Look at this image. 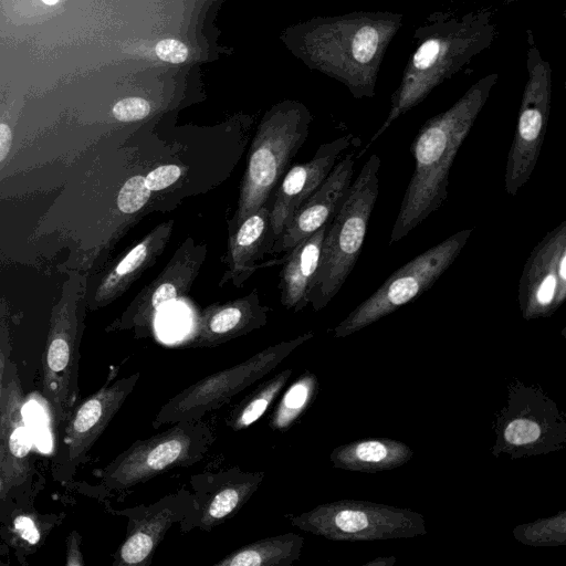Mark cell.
<instances>
[{
    "instance_id": "1",
    "label": "cell",
    "mask_w": 566,
    "mask_h": 566,
    "mask_svg": "<svg viewBox=\"0 0 566 566\" xmlns=\"http://www.w3.org/2000/svg\"><path fill=\"white\" fill-rule=\"evenodd\" d=\"M497 36L494 13L489 8L467 12L436 11L413 32L416 48L390 96L386 119L375 132L360 158L400 116L418 106L446 80L489 49Z\"/></svg>"
},
{
    "instance_id": "2",
    "label": "cell",
    "mask_w": 566,
    "mask_h": 566,
    "mask_svg": "<svg viewBox=\"0 0 566 566\" xmlns=\"http://www.w3.org/2000/svg\"><path fill=\"white\" fill-rule=\"evenodd\" d=\"M497 80L495 72L481 77L448 109L429 118L416 134L410 145L415 169L389 244L408 235L446 201L453 160Z\"/></svg>"
},
{
    "instance_id": "3",
    "label": "cell",
    "mask_w": 566,
    "mask_h": 566,
    "mask_svg": "<svg viewBox=\"0 0 566 566\" xmlns=\"http://www.w3.org/2000/svg\"><path fill=\"white\" fill-rule=\"evenodd\" d=\"M380 165L378 155L369 156L327 226L307 294L314 311L324 308L336 296L357 262L379 195Z\"/></svg>"
},
{
    "instance_id": "4",
    "label": "cell",
    "mask_w": 566,
    "mask_h": 566,
    "mask_svg": "<svg viewBox=\"0 0 566 566\" xmlns=\"http://www.w3.org/2000/svg\"><path fill=\"white\" fill-rule=\"evenodd\" d=\"M214 440L213 431L201 419L171 423L118 454L99 472L98 486L107 493H125L167 471L200 462Z\"/></svg>"
},
{
    "instance_id": "5",
    "label": "cell",
    "mask_w": 566,
    "mask_h": 566,
    "mask_svg": "<svg viewBox=\"0 0 566 566\" xmlns=\"http://www.w3.org/2000/svg\"><path fill=\"white\" fill-rule=\"evenodd\" d=\"M284 517L304 532L340 542L411 538L427 533L419 512L369 501L328 502Z\"/></svg>"
},
{
    "instance_id": "6",
    "label": "cell",
    "mask_w": 566,
    "mask_h": 566,
    "mask_svg": "<svg viewBox=\"0 0 566 566\" xmlns=\"http://www.w3.org/2000/svg\"><path fill=\"white\" fill-rule=\"evenodd\" d=\"M494 457L511 459L559 451L566 443V419L544 390L515 380L509 386L506 405L493 423Z\"/></svg>"
},
{
    "instance_id": "7",
    "label": "cell",
    "mask_w": 566,
    "mask_h": 566,
    "mask_svg": "<svg viewBox=\"0 0 566 566\" xmlns=\"http://www.w3.org/2000/svg\"><path fill=\"white\" fill-rule=\"evenodd\" d=\"M472 231L460 230L397 269L334 328V336H349L428 291L459 256Z\"/></svg>"
},
{
    "instance_id": "8",
    "label": "cell",
    "mask_w": 566,
    "mask_h": 566,
    "mask_svg": "<svg viewBox=\"0 0 566 566\" xmlns=\"http://www.w3.org/2000/svg\"><path fill=\"white\" fill-rule=\"evenodd\" d=\"M312 332L269 346L234 366L210 374L188 386L161 406L151 424L155 429L182 420H199L221 408L235 395L270 374L294 349L312 338Z\"/></svg>"
},
{
    "instance_id": "9",
    "label": "cell",
    "mask_w": 566,
    "mask_h": 566,
    "mask_svg": "<svg viewBox=\"0 0 566 566\" xmlns=\"http://www.w3.org/2000/svg\"><path fill=\"white\" fill-rule=\"evenodd\" d=\"M526 43L527 80L504 174V190L510 196H515L534 171L551 112V64L543 57L531 29L526 30Z\"/></svg>"
},
{
    "instance_id": "10",
    "label": "cell",
    "mask_w": 566,
    "mask_h": 566,
    "mask_svg": "<svg viewBox=\"0 0 566 566\" xmlns=\"http://www.w3.org/2000/svg\"><path fill=\"white\" fill-rule=\"evenodd\" d=\"M78 319L74 300L53 311L42 359L43 394L57 423L67 421L78 399Z\"/></svg>"
},
{
    "instance_id": "11",
    "label": "cell",
    "mask_w": 566,
    "mask_h": 566,
    "mask_svg": "<svg viewBox=\"0 0 566 566\" xmlns=\"http://www.w3.org/2000/svg\"><path fill=\"white\" fill-rule=\"evenodd\" d=\"M518 305L526 321L551 317L566 300V221L531 251L518 281Z\"/></svg>"
},
{
    "instance_id": "12",
    "label": "cell",
    "mask_w": 566,
    "mask_h": 566,
    "mask_svg": "<svg viewBox=\"0 0 566 566\" xmlns=\"http://www.w3.org/2000/svg\"><path fill=\"white\" fill-rule=\"evenodd\" d=\"M264 479V472L243 471L232 467L218 472L192 474V507L179 523L181 533L195 528L210 532L233 517L253 496Z\"/></svg>"
},
{
    "instance_id": "13",
    "label": "cell",
    "mask_w": 566,
    "mask_h": 566,
    "mask_svg": "<svg viewBox=\"0 0 566 566\" xmlns=\"http://www.w3.org/2000/svg\"><path fill=\"white\" fill-rule=\"evenodd\" d=\"M305 136V129L291 132L281 126H269L259 132L252 143L232 227L237 228L269 201Z\"/></svg>"
},
{
    "instance_id": "14",
    "label": "cell",
    "mask_w": 566,
    "mask_h": 566,
    "mask_svg": "<svg viewBox=\"0 0 566 566\" xmlns=\"http://www.w3.org/2000/svg\"><path fill=\"white\" fill-rule=\"evenodd\" d=\"M109 374L106 382L78 405L67 419L64 434L65 454L57 470L70 476L86 460L87 453L122 408L137 385L140 373L117 378Z\"/></svg>"
},
{
    "instance_id": "15",
    "label": "cell",
    "mask_w": 566,
    "mask_h": 566,
    "mask_svg": "<svg viewBox=\"0 0 566 566\" xmlns=\"http://www.w3.org/2000/svg\"><path fill=\"white\" fill-rule=\"evenodd\" d=\"M192 507V493L181 488L151 504L115 511L127 518V532L118 546L114 566H149L170 527L180 523Z\"/></svg>"
},
{
    "instance_id": "16",
    "label": "cell",
    "mask_w": 566,
    "mask_h": 566,
    "mask_svg": "<svg viewBox=\"0 0 566 566\" xmlns=\"http://www.w3.org/2000/svg\"><path fill=\"white\" fill-rule=\"evenodd\" d=\"M18 366L10 360L0 401V479L2 492L21 485L30 472L31 440Z\"/></svg>"
},
{
    "instance_id": "17",
    "label": "cell",
    "mask_w": 566,
    "mask_h": 566,
    "mask_svg": "<svg viewBox=\"0 0 566 566\" xmlns=\"http://www.w3.org/2000/svg\"><path fill=\"white\" fill-rule=\"evenodd\" d=\"M355 151L335 164L321 186L298 207L269 253H287L327 223L342 203L355 169Z\"/></svg>"
},
{
    "instance_id": "18",
    "label": "cell",
    "mask_w": 566,
    "mask_h": 566,
    "mask_svg": "<svg viewBox=\"0 0 566 566\" xmlns=\"http://www.w3.org/2000/svg\"><path fill=\"white\" fill-rule=\"evenodd\" d=\"M353 139L349 134L321 145L310 161L293 166L285 174L270 210L272 244L280 238L298 207L325 180Z\"/></svg>"
},
{
    "instance_id": "19",
    "label": "cell",
    "mask_w": 566,
    "mask_h": 566,
    "mask_svg": "<svg viewBox=\"0 0 566 566\" xmlns=\"http://www.w3.org/2000/svg\"><path fill=\"white\" fill-rule=\"evenodd\" d=\"M265 311L251 302H237L210 308L182 347H213L265 324Z\"/></svg>"
},
{
    "instance_id": "20",
    "label": "cell",
    "mask_w": 566,
    "mask_h": 566,
    "mask_svg": "<svg viewBox=\"0 0 566 566\" xmlns=\"http://www.w3.org/2000/svg\"><path fill=\"white\" fill-rule=\"evenodd\" d=\"M412 455V449L401 441L373 438L356 440L333 449L329 460L335 469L376 473L399 468Z\"/></svg>"
},
{
    "instance_id": "21",
    "label": "cell",
    "mask_w": 566,
    "mask_h": 566,
    "mask_svg": "<svg viewBox=\"0 0 566 566\" xmlns=\"http://www.w3.org/2000/svg\"><path fill=\"white\" fill-rule=\"evenodd\" d=\"M329 221L289 252L282 272V304L289 310L298 312L308 304V290L318 266Z\"/></svg>"
},
{
    "instance_id": "22",
    "label": "cell",
    "mask_w": 566,
    "mask_h": 566,
    "mask_svg": "<svg viewBox=\"0 0 566 566\" xmlns=\"http://www.w3.org/2000/svg\"><path fill=\"white\" fill-rule=\"evenodd\" d=\"M303 546V536L284 533L241 546L213 566H291L300 558Z\"/></svg>"
},
{
    "instance_id": "23",
    "label": "cell",
    "mask_w": 566,
    "mask_h": 566,
    "mask_svg": "<svg viewBox=\"0 0 566 566\" xmlns=\"http://www.w3.org/2000/svg\"><path fill=\"white\" fill-rule=\"evenodd\" d=\"M270 210L265 203L237 227L230 243L233 281L245 280L254 269L253 262L261 256V247L265 243L266 231L270 230Z\"/></svg>"
},
{
    "instance_id": "24",
    "label": "cell",
    "mask_w": 566,
    "mask_h": 566,
    "mask_svg": "<svg viewBox=\"0 0 566 566\" xmlns=\"http://www.w3.org/2000/svg\"><path fill=\"white\" fill-rule=\"evenodd\" d=\"M291 375L292 369L289 368L263 381L233 408L226 419V426L238 432L255 423L283 391Z\"/></svg>"
},
{
    "instance_id": "25",
    "label": "cell",
    "mask_w": 566,
    "mask_h": 566,
    "mask_svg": "<svg viewBox=\"0 0 566 566\" xmlns=\"http://www.w3.org/2000/svg\"><path fill=\"white\" fill-rule=\"evenodd\" d=\"M318 380L311 371L303 373L283 392L274 408L269 426L276 431H285L303 415L315 399Z\"/></svg>"
},
{
    "instance_id": "26",
    "label": "cell",
    "mask_w": 566,
    "mask_h": 566,
    "mask_svg": "<svg viewBox=\"0 0 566 566\" xmlns=\"http://www.w3.org/2000/svg\"><path fill=\"white\" fill-rule=\"evenodd\" d=\"M514 538L532 547H556L566 545V511L520 524L512 531Z\"/></svg>"
},
{
    "instance_id": "27",
    "label": "cell",
    "mask_w": 566,
    "mask_h": 566,
    "mask_svg": "<svg viewBox=\"0 0 566 566\" xmlns=\"http://www.w3.org/2000/svg\"><path fill=\"white\" fill-rule=\"evenodd\" d=\"M150 239L151 237L135 245L107 275L96 292L97 302L107 301L114 296L127 277L145 263L149 255Z\"/></svg>"
},
{
    "instance_id": "28",
    "label": "cell",
    "mask_w": 566,
    "mask_h": 566,
    "mask_svg": "<svg viewBox=\"0 0 566 566\" xmlns=\"http://www.w3.org/2000/svg\"><path fill=\"white\" fill-rule=\"evenodd\" d=\"M145 177L136 175L125 181L117 196L118 209L127 214L140 210L150 197Z\"/></svg>"
},
{
    "instance_id": "29",
    "label": "cell",
    "mask_w": 566,
    "mask_h": 566,
    "mask_svg": "<svg viewBox=\"0 0 566 566\" xmlns=\"http://www.w3.org/2000/svg\"><path fill=\"white\" fill-rule=\"evenodd\" d=\"M150 112L149 103L140 97H127L113 107V115L120 122H135L145 118Z\"/></svg>"
},
{
    "instance_id": "30",
    "label": "cell",
    "mask_w": 566,
    "mask_h": 566,
    "mask_svg": "<svg viewBox=\"0 0 566 566\" xmlns=\"http://www.w3.org/2000/svg\"><path fill=\"white\" fill-rule=\"evenodd\" d=\"M181 176V168L177 165H164L148 172L145 182L150 191H160L176 182Z\"/></svg>"
},
{
    "instance_id": "31",
    "label": "cell",
    "mask_w": 566,
    "mask_h": 566,
    "mask_svg": "<svg viewBox=\"0 0 566 566\" xmlns=\"http://www.w3.org/2000/svg\"><path fill=\"white\" fill-rule=\"evenodd\" d=\"M155 51L160 60L170 63H181L186 61L188 56L187 46L182 42L174 39L159 41Z\"/></svg>"
},
{
    "instance_id": "32",
    "label": "cell",
    "mask_w": 566,
    "mask_h": 566,
    "mask_svg": "<svg viewBox=\"0 0 566 566\" xmlns=\"http://www.w3.org/2000/svg\"><path fill=\"white\" fill-rule=\"evenodd\" d=\"M66 548L65 565L83 566L85 564L81 552V536L76 531L70 533Z\"/></svg>"
},
{
    "instance_id": "33",
    "label": "cell",
    "mask_w": 566,
    "mask_h": 566,
    "mask_svg": "<svg viewBox=\"0 0 566 566\" xmlns=\"http://www.w3.org/2000/svg\"><path fill=\"white\" fill-rule=\"evenodd\" d=\"M15 531L21 538L30 544H35L40 538V533L34 521L29 516H20L15 520Z\"/></svg>"
},
{
    "instance_id": "34",
    "label": "cell",
    "mask_w": 566,
    "mask_h": 566,
    "mask_svg": "<svg viewBox=\"0 0 566 566\" xmlns=\"http://www.w3.org/2000/svg\"><path fill=\"white\" fill-rule=\"evenodd\" d=\"M11 347L9 339L2 335H0V401L2 397V390H3V381H4V374L7 370V367L11 360L10 358Z\"/></svg>"
},
{
    "instance_id": "35",
    "label": "cell",
    "mask_w": 566,
    "mask_h": 566,
    "mask_svg": "<svg viewBox=\"0 0 566 566\" xmlns=\"http://www.w3.org/2000/svg\"><path fill=\"white\" fill-rule=\"evenodd\" d=\"M12 144V132L8 124L0 123V164L7 158Z\"/></svg>"
},
{
    "instance_id": "36",
    "label": "cell",
    "mask_w": 566,
    "mask_h": 566,
    "mask_svg": "<svg viewBox=\"0 0 566 566\" xmlns=\"http://www.w3.org/2000/svg\"><path fill=\"white\" fill-rule=\"evenodd\" d=\"M397 562L395 556L376 557L364 564V566H392Z\"/></svg>"
},
{
    "instance_id": "37",
    "label": "cell",
    "mask_w": 566,
    "mask_h": 566,
    "mask_svg": "<svg viewBox=\"0 0 566 566\" xmlns=\"http://www.w3.org/2000/svg\"><path fill=\"white\" fill-rule=\"evenodd\" d=\"M45 4H54L56 3L59 0H42Z\"/></svg>"
},
{
    "instance_id": "38",
    "label": "cell",
    "mask_w": 566,
    "mask_h": 566,
    "mask_svg": "<svg viewBox=\"0 0 566 566\" xmlns=\"http://www.w3.org/2000/svg\"><path fill=\"white\" fill-rule=\"evenodd\" d=\"M0 490H2V482H1V479H0Z\"/></svg>"
},
{
    "instance_id": "39",
    "label": "cell",
    "mask_w": 566,
    "mask_h": 566,
    "mask_svg": "<svg viewBox=\"0 0 566 566\" xmlns=\"http://www.w3.org/2000/svg\"><path fill=\"white\" fill-rule=\"evenodd\" d=\"M505 1H513V0H505Z\"/></svg>"
}]
</instances>
